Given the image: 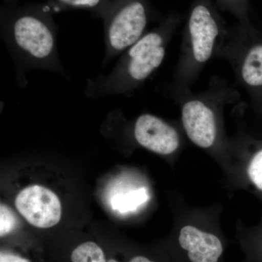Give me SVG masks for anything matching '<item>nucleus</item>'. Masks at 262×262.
Instances as JSON below:
<instances>
[{"mask_svg":"<svg viewBox=\"0 0 262 262\" xmlns=\"http://www.w3.org/2000/svg\"><path fill=\"white\" fill-rule=\"evenodd\" d=\"M51 11L48 5H24L8 9L2 16L3 39L24 69L64 72L58 56Z\"/></svg>","mask_w":262,"mask_h":262,"instance_id":"1","label":"nucleus"},{"mask_svg":"<svg viewBox=\"0 0 262 262\" xmlns=\"http://www.w3.org/2000/svg\"><path fill=\"white\" fill-rule=\"evenodd\" d=\"M126 51L107 75L88 80L87 97L98 99L125 94L146 80L165 58V38L161 32H151L142 36Z\"/></svg>","mask_w":262,"mask_h":262,"instance_id":"2","label":"nucleus"},{"mask_svg":"<svg viewBox=\"0 0 262 262\" xmlns=\"http://www.w3.org/2000/svg\"><path fill=\"white\" fill-rule=\"evenodd\" d=\"M102 18L106 46L105 64L142 37L147 24V14L145 5L141 0H111Z\"/></svg>","mask_w":262,"mask_h":262,"instance_id":"3","label":"nucleus"},{"mask_svg":"<svg viewBox=\"0 0 262 262\" xmlns=\"http://www.w3.org/2000/svg\"><path fill=\"white\" fill-rule=\"evenodd\" d=\"M15 205L20 215L37 228H51L61 220L59 198L51 189L42 186L24 188L15 198Z\"/></svg>","mask_w":262,"mask_h":262,"instance_id":"4","label":"nucleus"},{"mask_svg":"<svg viewBox=\"0 0 262 262\" xmlns=\"http://www.w3.org/2000/svg\"><path fill=\"white\" fill-rule=\"evenodd\" d=\"M134 132L141 146L157 154L170 155L179 148L177 131L154 115H141L136 120Z\"/></svg>","mask_w":262,"mask_h":262,"instance_id":"5","label":"nucleus"},{"mask_svg":"<svg viewBox=\"0 0 262 262\" xmlns=\"http://www.w3.org/2000/svg\"><path fill=\"white\" fill-rule=\"evenodd\" d=\"M178 246L188 262H220L224 245L218 236L193 226L182 227Z\"/></svg>","mask_w":262,"mask_h":262,"instance_id":"6","label":"nucleus"},{"mask_svg":"<svg viewBox=\"0 0 262 262\" xmlns=\"http://www.w3.org/2000/svg\"><path fill=\"white\" fill-rule=\"evenodd\" d=\"M182 122L194 144L202 148L213 145L216 136L214 114L204 103L196 100L186 103L182 108Z\"/></svg>","mask_w":262,"mask_h":262,"instance_id":"7","label":"nucleus"},{"mask_svg":"<svg viewBox=\"0 0 262 262\" xmlns=\"http://www.w3.org/2000/svg\"><path fill=\"white\" fill-rule=\"evenodd\" d=\"M189 26L193 56L196 61L204 63L213 53L219 34L218 26L209 10L203 5H198L193 10Z\"/></svg>","mask_w":262,"mask_h":262,"instance_id":"8","label":"nucleus"},{"mask_svg":"<svg viewBox=\"0 0 262 262\" xmlns=\"http://www.w3.org/2000/svg\"><path fill=\"white\" fill-rule=\"evenodd\" d=\"M245 82L251 86H262V45L253 47L245 58L242 67Z\"/></svg>","mask_w":262,"mask_h":262,"instance_id":"9","label":"nucleus"},{"mask_svg":"<svg viewBox=\"0 0 262 262\" xmlns=\"http://www.w3.org/2000/svg\"><path fill=\"white\" fill-rule=\"evenodd\" d=\"M51 5L53 9H84L90 10L96 16L103 18L108 8L111 0H51Z\"/></svg>","mask_w":262,"mask_h":262,"instance_id":"10","label":"nucleus"},{"mask_svg":"<svg viewBox=\"0 0 262 262\" xmlns=\"http://www.w3.org/2000/svg\"><path fill=\"white\" fill-rule=\"evenodd\" d=\"M147 199L145 189H141L127 194H117L114 196L112 206L114 209L124 213L136 209L138 207L145 203Z\"/></svg>","mask_w":262,"mask_h":262,"instance_id":"11","label":"nucleus"},{"mask_svg":"<svg viewBox=\"0 0 262 262\" xmlns=\"http://www.w3.org/2000/svg\"><path fill=\"white\" fill-rule=\"evenodd\" d=\"M16 218L9 207L2 203L0 206V236L4 238L14 231Z\"/></svg>","mask_w":262,"mask_h":262,"instance_id":"12","label":"nucleus"},{"mask_svg":"<svg viewBox=\"0 0 262 262\" xmlns=\"http://www.w3.org/2000/svg\"><path fill=\"white\" fill-rule=\"evenodd\" d=\"M248 177L260 190H262V150L253 157L248 169Z\"/></svg>","mask_w":262,"mask_h":262,"instance_id":"13","label":"nucleus"},{"mask_svg":"<svg viewBox=\"0 0 262 262\" xmlns=\"http://www.w3.org/2000/svg\"><path fill=\"white\" fill-rule=\"evenodd\" d=\"M0 262H32L29 258L10 249H2L0 252Z\"/></svg>","mask_w":262,"mask_h":262,"instance_id":"14","label":"nucleus"},{"mask_svg":"<svg viewBox=\"0 0 262 262\" xmlns=\"http://www.w3.org/2000/svg\"><path fill=\"white\" fill-rule=\"evenodd\" d=\"M126 262H163L158 261L156 258L151 257L149 255L144 253H136V254L128 256Z\"/></svg>","mask_w":262,"mask_h":262,"instance_id":"15","label":"nucleus"},{"mask_svg":"<svg viewBox=\"0 0 262 262\" xmlns=\"http://www.w3.org/2000/svg\"><path fill=\"white\" fill-rule=\"evenodd\" d=\"M107 262H120L117 258L114 257V256H108Z\"/></svg>","mask_w":262,"mask_h":262,"instance_id":"16","label":"nucleus"}]
</instances>
